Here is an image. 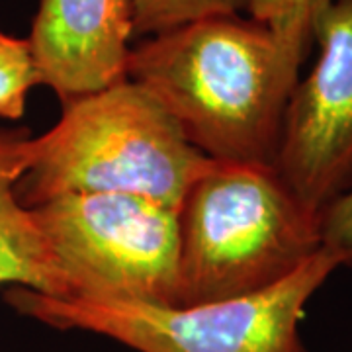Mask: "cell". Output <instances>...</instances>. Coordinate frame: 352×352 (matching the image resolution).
Here are the masks:
<instances>
[{
	"label": "cell",
	"mask_w": 352,
	"mask_h": 352,
	"mask_svg": "<svg viewBox=\"0 0 352 352\" xmlns=\"http://www.w3.org/2000/svg\"><path fill=\"white\" fill-rule=\"evenodd\" d=\"M252 0H135L133 32L147 38L217 14H249Z\"/></svg>",
	"instance_id": "cell-9"
},
{
	"label": "cell",
	"mask_w": 352,
	"mask_h": 352,
	"mask_svg": "<svg viewBox=\"0 0 352 352\" xmlns=\"http://www.w3.org/2000/svg\"><path fill=\"white\" fill-rule=\"evenodd\" d=\"M309 51L243 14H217L131 45L147 88L210 161L274 166L289 96Z\"/></svg>",
	"instance_id": "cell-1"
},
{
	"label": "cell",
	"mask_w": 352,
	"mask_h": 352,
	"mask_svg": "<svg viewBox=\"0 0 352 352\" xmlns=\"http://www.w3.org/2000/svg\"><path fill=\"white\" fill-rule=\"evenodd\" d=\"M321 249L340 266L352 268V186L319 214Z\"/></svg>",
	"instance_id": "cell-12"
},
{
	"label": "cell",
	"mask_w": 352,
	"mask_h": 352,
	"mask_svg": "<svg viewBox=\"0 0 352 352\" xmlns=\"http://www.w3.org/2000/svg\"><path fill=\"white\" fill-rule=\"evenodd\" d=\"M212 163L147 88L126 78L65 102L55 127L32 138L16 194L25 208L67 194H133L178 210Z\"/></svg>",
	"instance_id": "cell-2"
},
{
	"label": "cell",
	"mask_w": 352,
	"mask_h": 352,
	"mask_svg": "<svg viewBox=\"0 0 352 352\" xmlns=\"http://www.w3.org/2000/svg\"><path fill=\"white\" fill-rule=\"evenodd\" d=\"M38 85V69L28 39L0 30V120H20L30 90Z\"/></svg>",
	"instance_id": "cell-10"
},
{
	"label": "cell",
	"mask_w": 352,
	"mask_h": 352,
	"mask_svg": "<svg viewBox=\"0 0 352 352\" xmlns=\"http://www.w3.org/2000/svg\"><path fill=\"white\" fill-rule=\"evenodd\" d=\"M30 210L67 298L178 307V210L133 194H67Z\"/></svg>",
	"instance_id": "cell-5"
},
{
	"label": "cell",
	"mask_w": 352,
	"mask_h": 352,
	"mask_svg": "<svg viewBox=\"0 0 352 352\" xmlns=\"http://www.w3.org/2000/svg\"><path fill=\"white\" fill-rule=\"evenodd\" d=\"M135 0H39L30 51L39 85L65 102L127 78Z\"/></svg>",
	"instance_id": "cell-7"
},
{
	"label": "cell",
	"mask_w": 352,
	"mask_h": 352,
	"mask_svg": "<svg viewBox=\"0 0 352 352\" xmlns=\"http://www.w3.org/2000/svg\"><path fill=\"white\" fill-rule=\"evenodd\" d=\"M331 0H252L249 16L270 25L282 38L300 45L314 47V20Z\"/></svg>",
	"instance_id": "cell-11"
},
{
	"label": "cell",
	"mask_w": 352,
	"mask_h": 352,
	"mask_svg": "<svg viewBox=\"0 0 352 352\" xmlns=\"http://www.w3.org/2000/svg\"><path fill=\"white\" fill-rule=\"evenodd\" d=\"M319 55L289 96L276 173L319 215L352 186V0H331L314 20Z\"/></svg>",
	"instance_id": "cell-6"
},
{
	"label": "cell",
	"mask_w": 352,
	"mask_h": 352,
	"mask_svg": "<svg viewBox=\"0 0 352 352\" xmlns=\"http://www.w3.org/2000/svg\"><path fill=\"white\" fill-rule=\"evenodd\" d=\"M178 307L272 288L321 251L319 215L274 166L212 163L178 208Z\"/></svg>",
	"instance_id": "cell-3"
},
{
	"label": "cell",
	"mask_w": 352,
	"mask_h": 352,
	"mask_svg": "<svg viewBox=\"0 0 352 352\" xmlns=\"http://www.w3.org/2000/svg\"><path fill=\"white\" fill-rule=\"evenodd\" d=\"M337 268L321 249L272 288L186 307L51 298L22 286L4 300L43 325L94 333L138 352H307L300 333L305 307Z\"/></svg>",
	"instance_id": "cell-4"
},
{
	"label": "cell",
	"mask_w": 352,
	"mask_h": 352,
	"mask_svg": "<svg viewBox=\"0 0 352 352\" xmlns=\"http://www.w3.org/2000/svg\"><path fill=\"white\" fill-rule=\"evenodd\" d=\"M32 135L24 127H0V284L67 298V286L36 217L16 194L30 159Z\"/></svg>",
	"instance_id": "cell-8"
}]
</instances>
